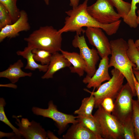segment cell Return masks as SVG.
<instances>
[{"mask_svg": "<svg viewBox=\"0 0 139 139\" xmlns=\"http://www.w3.org/2000/svg\"><path fill=\"white\" fill-rule=\"evenodd\" d=\"M133 97L132 90L127 82L123 85L114 101V108L111 114L122 124L132 117Z\"/></svg>", "mask_w": 139, "mask_h": 139, "instance_id": "obj_6", "label": "cell"}, {"mask_svg": "<svg viewBox=\"0 0 139 139\" xmlns=\"http://www.w3.org/2000/svg\"><path fill=\"white\" fill-rule=\"evenodd\" d=\"M133 73L135 76L134 78L135 90L137 101L139 104V70H137L133 68Z\"/></svg>", "mask_w": 139, "mask_h": 139, "instance_id": "obj_31", "label": "cell"}, {"mask_svg": "<svg viewBox=\"0 0 139 139\" xmlns=\"http://www.w3.org/2000/svg\"><path fill=\"white\" fill-rule=\"evenodd\" d=\"M46 4L47 5L49 4L50 0H43Z\"/></svg>", "mask_w": 139, "mask_h": 139, "instance_id": "obj_35", "label": "cell"}, {"mask_svg": "<svg viewBox=\"0 0 139 139\" xmlns=\"http://www.w3.org/2000/svg\"><path fill=\"white\" fill-rule=\"evenodd\" d=\"M137 13L138 14L137 16V23L138 25H139V9L137 11ZM134 44L135 46L137 47L139 46V38L137 40L134 42Z\"/></svg>", "mask_w": 139, "mask_h": 139, "instance_id": "obj_33", "label": "cell"}, {"mask_svg": "<svg viewBox=\"0 0 139 139\" xmlns=\"http://www.w3.org/2000/svg\"><path fill=\"white\" fill-rule=\"evenodd\" d=\"M32 49L31 47L27 46L23 50L17 51L16 54L26 59L27 63L25 69L31 71L38 69L40 72L45 73L47 70L48 65H43L37 63L33 58V54L32 51Z\"/></svg>", "mask_w": 139, "mask_h": 139, "instance_id": "obj_18", "label": "cell"}, {"mask_svg": "<svg viewBox=\"0 0 139 139\" xmlns=\"http://www.w3.org/2000/svg\"><path fill=\"white\" fill-rule=\"evenodd\" d=\"M88 0H85L76 7L65 12L67 15L65 18L64 26L58 30L62 34L68 32H75L80 35L84 32L83 27H97L101 28L108 35L116 33L119 28L121 20L107 24L101 23L95 20L88 13L87 10Z\"/></svg>", "mask_w": 139, "mask_h": 139, "instance_id": "obj_1", "label": "cell"}, {"mask_svg": "<svg viewBox=\"0 0 139 139\" xmlns=\"http://www.w3.org/2000/svg\"><path fill=\"white\" fill-rule=\"evenodd\" d=\"M111 73L112 75L111 79L101 84L96 91L91 92L86 89H84L94 96L95 108H98L106 98H110L114 101L123 85L125 77L118 70L114 68L111 70Z\"/></svg>", "mask_w": 139, "mask_h": 139, "instance_id": "obj_4", "label": "cell"}, {"mask_svg": "<svg viewBox=\"0 0 139 139\" xmlns=\"http://www.w3.org/2000/svg\"><path fill=\"white\" fill-rule=\"evenodd\" d=\"M76 119L95 135L98 139H103L101 136L99 126L93 115L86 116L78 115Z\"/></svg>", "mask_w": 139, "mask_h": 139, "instance_id": "obj_19", "label": "cell"}, {"mask_svg": "<svg viewBox=\"0 0 139 139\" xmlns=\"http://www.w3.org/2000/svg\"><path fill=\"white\" fill-rule=\"evenodd\" d=\"M122 125L123 129L124 139H136L132 117L125 120Z\"/></svg>", "mask_w": 139, "mask_h": 139, "instance_id": "obj_26", "label": "cell"}, {"mask_svg": "<svg viewBox=\"0 0 139 139\" xmlns=\"http://www.w3.org/2000/svg\"><path fill=\"white\" fill-rule=\"evenodd\" d=\"M33 57L36 62H39L42 65H48L50 62L52 54L46 50L34 48L32 51Z\"/></svg>", "mask_w": 139, "mask_h": 139, "instance_id": "obj_24", "label": "cell"}, {"mask_svg": "<svg viewBox=\"0 0 139 139\" xmlns=\"http://www.w3.org/2000/svg\"><path fill=\"white\" fill-rule=\"evenodd\" d=\"M13 23L8 12L6 8L0 3V30L6 25Z\"/></svg>", "mask_w": 139, "mask_h": 139, "instance_id": "obj_29", "label": "cell"}, {"mask_svg": "<svg viewBox=\"0 0 139 139\" xmlns=\"http://www.w3.org/2000/svg\"><path fill=\"white\" fill-rule=\"evenodd\" d=\"M84 33L89 43L95 47L101 58L111 55L110 41L101 28L87 27Z\"/></svg>", "mask_w": 139, "mask_h": 139, "instance_id": "obj_10", "label": "cell"}, {"mask_svg": "<svg viewBox=\"0 0 139 139\" xmlns=\"http://www.w3.org/2000/svg\"><path fill=\"white\" fill-rule=\"evenodd\" d=\"M32 111L36 115L50 118L55 121L58 129V133L59 135L64 132L68 124H74L79 122L76 119L77 116L59 111L52 101L49 102L47 108L44 109L33 107L32 108Z\"/></svg>", "mask_w": 139, "mask_h": 139, "instance_id": "obj_8", "label": "cell"}, {"mask_svg": "<svg viewBox=\"0 0 139 139\" xmlns=\"http://www.w3.org/2000/svg\"><path fill=\"white\" fill-rule=\"evenodd\" d=\"M13 117L16 119L15 123L20 134L25 139H48L47 133L39 123L33 121L29 122L26 118L22 119L21 121L16 116Z\"/></svg>", "mask_w": 139, "mask_h": 139, "instance_id": "obj_11", "label": "cell"}, {"mask_svg": "<svg viewBox=\"0 0 139 139\" xmlns=\"http://www.w3.org/2000/svg\"><path fill=\"white\" fill-rule=\"evenodd\" d=\"M6 102L4 99L2 98H0V120L8 125L13 130V132L18 137L20 138L21 135L18 129L14 126L10 122L6 117L4 110V107Z\"/></svg>", "mask_w": 139, "mask_h": 139, "instance_id": "obj_28", "label": "cell"}, {"mask_svg": "<svg viewBox=\"0 0 139 139\" xmlns=\"http://www.w3.org/2000/svg\"><path fill=\"white\" fill-rule=\"evenodd\" d=\"M70 5L72 6V8H74L79 5L80 0H70Z\"/></svg>", "mask_w": 139, "mask_h": 139, "instance_id": "obj_32", "label": "cell"}, {"mask_svg": "<svg viewBox=\"0 0 139 139\" xmlns=\"http://www.w3.org/2000/svg\"><path fill=\"white\" fill-rule=\"evenodd\" d=\"M107 112L111 114L114 108V101L110 98L105 99L101 105Z\"/></svg>", "mask_w": 139, "mask_h": 139, "instance_id": "obj_30", "label": "cell"}, {"mask_svg": "<svg viewBox=\"0 0 139 139\" xmlns=\"http://www.w3.org/2000/svg\"><path fill=\"white\" fill-rule=\"evenodd\" d=\"M71 64L63 55L58 52L52 54L47 71L41 77L43 79L53 77L54 74L60 70L69 67Z\"/></svg>", "mask_w": 139, "mask_h": 139, "instance_id": "obj_14", "label": "cell"}, {"mask_svg": "<svg viewBox=\"0 0 139 139\" xmlns=\"http://www.w3.org/2000/svg\"><path fill=\"white\" fill-rule=\"evenodd\" d=\"M117 13L121 18H124L129 13L131 8V3L123 0H111Z\"/></svg>", "mask_w": 139, "mask_h": 139, "instance_id": "obj_25", "label": "cell"}, {"mask_svg": "<svg viewBox=\"0 0 139 139\" xmlns=\"http://www.w3.org/2000/svg\"><path fill=\"white\" fill-rule=\"evenodd\" d=\"M139 3V0H132L130 11L128 14L123 19L124 21L131 28H136L138 26L137 16L136 11V5Z\"/></svg>", "mask_w": 139, "mask_h": 139, "instance_id": "obj_22", "label": "cell"}, {"mask_svg": "<svg viewBox=\"0 0 139 139\" xmlns=\"http://www.w3.org/2000/svg\"><path fill=\"white\" fill-rule=\"evenodd\" d=\"M17 0H0L2 4L7 9L10 14L13 23L16 21L20 15V11L16 5Z\"/></svg>", "mask_w": 139, "mask_h": 139, "instance_id": "obj_21", "label": "cell"}, {"mask_svg": "<svg viewBox=\"0 0 139 139\" xmlns=\"http://www.w3.org/2000/svg\"><path fill=\"white\" fill-rule=\"evenodd\" d=\"M60 51L73 66L69 67L71 72L76 73L80 77L83 76L85 71L86 65L80 54L75 52H69L62 49Z\"/></svg>", "mask_w": 139, "mask_h": 139, "instance_id": "obj_17", "label": "cell"}, {"mask_svg": "<svg viewBox=\"0 0 139 139\" xmlns=\"http://www.w3.org/2000/svg\"><path fill=\"white\" fill-rule=\"evenodd\" d=\"M137 49L139 51V46L138 47H137Z\"/></svg>", "mask_w": 139, "mask_h": 139, "instance_id": "obj_36", "label": "cell"}, {"mask_svg": "<svg viewBox=\"0 0 139 139\" xmlns=\"http://www.w3.org/2000/svg\"><path fill=\"white\" fill-rule=\"evenodd\" d=\"M111 56L109 61V68L113 67L118 70L124 76L131 88L134 97L136 96L133 72L136 65L132 63L128 57L126 51L128 48L127 42L122 38L110 41Z\"/></svg>", "mask_w": 139, "mask_h": 139, "instance_id": "obj_2", "label": "cell"}, {"mask_svg": "<svg viewBox=\"0 0 139 139\" xmlns=\"http://www.w3.org/2000/svg\"><path fill=\"white\" fill-rule=\"evenodd\" d=\"M73 46L78 48L80 54L85 61L86 67L85 71L87 76L92 77L96 71V65L100 59L96 49L90 48L87 45L84 35L76 34L72 42Z\"/></svg>", "mask_w": 139, "mask_h": 139, "instance_id": "obj_9", "label": "cell"}, {"mask_svg": "<svg viewBox=\"0 0 139 139\" xmlns=\"http://www.w3.org/2000/svg\"><path fill=\"white\" fill-rule=\"evenodd\" d=\"M111 0H97L93 4L88 6L89 14L99 23L104 24L116 22L121 18L115 10Z\"/></svg>", "mask_w": 139, "mask_h": 139, "instance_id": "obj_7", "label": "cell"}, {"mask_svg": "<svg viewBox=\"0 0 139 139\" xmlns=\"http://www.w3.org/2000/svg\"><path fill=\"white\" fill-rule=\"evenodd\" d=\"M132 119L136 139H139V104L137 100H133Z\"/></svg>", "mask_w": 139, "mask_h": 139, "instance_id": "obj_27", "label": "cell"}, {"mask_svg": "<svg viewBox=\"0 0 139 139\" xmlns=\"http://www.w3.org/2000/svg\"><path fill=\"white\" fill-rule=\"evenodd\" d=\"M62 34L52 26L46 25L34 31L24 40L33 49H42L53 54L61 49Z\"/></svg>", "mask_w": 139, "mask_h": 139, "instance_id": "obj_3", "label": "cell"}, {"mask_svg": "<svg viewBox=\"0 0 139 139\" xmlns=\"http://www.w3.org/2000/svg\"><path fill=\"white\" fill-rule=\"evenodd\" d=\"M48 138L50 139H59V138L55 135L53 133L49 131L47 133Z\"/></svg>", "mask_w": 139, "mask_h": 139, "instance_id": "obj_34", "label": "cell"}, {"mask_svg": "<svg viewBox=\"0 0 139 139\" xmlns=\"http://www.w3.org/2000/svg\"><path fill=\"white\" fill-rule=\"evenodd\" d=\"M95 103L94 98L91 94L90 97L84 98L82 100L80 107L74 111V114L86 116H93L92 112Z\"/></svg>", "mask_w": 139, "mask_h": 139, "instance_id": "obj_20", "label": "cell"}, {"mask_svg": "<svg viewBox=\"0 0 139 139\" xmlns=\"http://www.w3.org/2000/svg\"><path fill=\"white\" fill-rule=\"evenodd\" d=\"M93 115L99 126L103 139H124L122 124L100 105Z\"/></svg>", "mask_w": 139, "mask_h": 139, "instance_id": "obj_5", "label": "cell"}, {"mask_svg": "<svg viewBox=\"0 0 139 139\" xmlns=\"http://www.w3.org/2000/svg\"><path fill=\"white\" fill-rule=\"evenodd\" d=\"M109 59L108 57H105L100 60L98 67L91 77L86 76L83 80V82L87 84L86 87L89 88H93V90H97L101 83L106 81H109L111 78L109 73Z\"/></svg>", "mask_w": 139, "mask_h": 139, "instance_id": "obj_13", "label": "cell"}, {"mask_svg": "<svg viewBox=\"0 0 139 139\" xmlns=\"http://www.w3.org/2000/svg\"><path fill=\"white\" fill-rule=\"evenodd\" d=\"M127 42L128 47L126 51L127 56L130 61L136 65V67L133 68L139 70V51L135 46L133 39H129Z\"/></svg>", "mask_w": 139, "mask_h": 139, "instance_id": "obj_23", "label": "cell"}, {"mask_svg": "<svg viewBox=\"0 0 139 139\" xmlns=\"http://www.w3.org/2000/svg\"><path fill=\"white\" fill-rule=\"evenodd\" d=\"M27 13L24 10L20 11L18 19L13 23L6 25L0 30V42L6 38L11 39L19 36V33L27 31L30 29Z\"/></svg>", "mask_w": 139, "mask_h": 139, "instance_id": "obj_12", "label": "cell"}, {"mask_svg": "<svg viewBox=\"0 0 139 139\" xmlns=\"http://www.w3.org/2000/svg\"><path fill=\"white\" fill-rule=\"evenodd\" d=\"M23 66L24 64L22 60L19 59L13 64L10 65L7 69L1 72L0 77L7 78L12 83L14 84L21 77L31 76L32 75V73H26L22 70L21 68Z\"/></svg>", "mask_w": 139, "mask_h": 139, "instance_id": "obj_15", "label": "cell"}, {"mask_svg": "<svg viewBox=\"0 0 139 139\" xmlns=\"http://www.w3.org/2000/svg\"><path fill=\"white\" fill-rule=\"evenodd\" d=\"M63 137L65 139H98L95 135L79 122L73 124Z\"/></svg>", "mask_w": 139, "mask_h": 139, "instance_id": "obj_16", "label": "cell"}]
</instances>
